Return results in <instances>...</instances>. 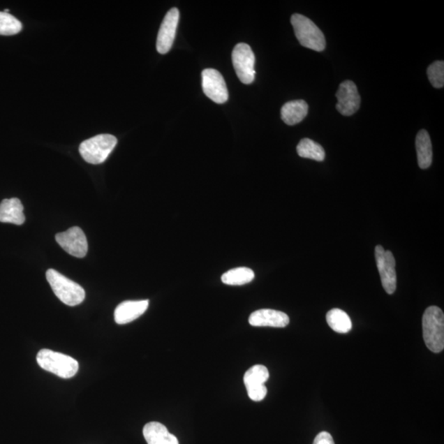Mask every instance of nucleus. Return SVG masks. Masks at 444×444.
Listing matches in <instances>:
<instances>
[{"label":"nucleus","mask_w":444,"mask_h":444,"mask_svg":"<svg viewBox=\"0 0 444 444\" xmlns=\"http://www.w3.org/2000/svg\"><path fill=\"white\" fill-rule=\"evenodd\" d=\"M203 92L212 101L223 104L228 101L229 94L224 77L214 68H207L202 73Z\"/></svg>","instance_id":"9"},{"label":"nucleus","mask_w":444,"mask_h":444,"mask_svg":"<svg viewBox=\"0 0 444 444\" xmlns=\"http://www.w3.org/2000/svg\"><path fill=\"white\" fill-rule=\"evenodd\" d=\"M327 325L333 331L339 333H348L353 328V323L348 313L340 309H332L327 313Z\"/></svg>","instance_id":"19"},{"label":"nucleus","mask_w":444,"mask_h":444,"mask_svg":"<svg viewBox=\"0 0 444 444\" xmlns=\"http://www.w3.org/2000/svg\"><path fill=\"white\" fill-rule=\"evenodd\" d=\"M147 444H179L177 437L159 422L147 423L142 430Z\"/></svg>","instance_id":"15"},{"label":"nucleus","mask_w":444,"mask_h":444,"mask_svg":"<svg viewBox=\"0 0 444 444\" xmlns=\"http://www.w3.org/2000/svg\"><path fill=\"white\" fill-rule=\"evenodd\" d=\"M23 209L24 207L18 198H13L10 200H3L0 203V222L18 225H22L26 220Z\"/></svg>","instance_id":"16"},{"label":"nucleus","mask_w":444,"mask_h":444,"mask_svg":"<svg viewBox=\"0 0 444 444\" xmlns=\"http://www.w3.org/2000/svg\"><path fill=\"white\" fill-rule=\"evenodd\" d=\"M269 378V371L265 365L256 364L244 373V383L249 399L261 401L265 399L267 390L265 383Z\"/></svg>","instance_id":"8"},{"label":"nucleus","mask_w":444,"mask_h":444,"mask_svg":"<svg viewBox=\"0 0 444 444\" xmlns=\"http://www.w3.org/2000/svg\"><path fill=\"white\" fill-rule=\"evenodd\" d=\"M427 74L432 86L436 89H442L444 86V62L436 61L430 64Z\"/></svg>","instance_id":"23"},{"label":"nucleus","mask_w":444,"mask_h":444,"mask_svg":"<svg viewBox=\"0 0 444 444\" xmlns=\"http://www.w3.org/2000/svg\"><path fill=\"white\" fill-rule=\"evenodd\" d=\"M22 22L9 13L0 12V35L13 36L20 34Z\"/></svg>","instance_id":"22"},{"label":"nucleus","mask_w":444,"mask_h":444,"mask_svg":"<svg viewBox=\"0 0 444 444\" xmlns=\"http://www.w3.org/2000/svg\"><path fill=\"white\" fill-rule=\"evenodd\" d=\"M179 12L178 8H173L166 13L163 23H161L158 36L156 40V50L160 54L168 53L172 47L178 23Z\"/></svg>","instance_id":"11"},{"label":"nucleus","mask_w":444,"mask_h":444,"mask_svg":"<svg viewBox=\"0 0 444 444\" xmlns=\"http://www.w3.org/2000/svg\"><path fill=\"white\" fill-rule=\"evenodd\" d=\"M336 96L339 101L336 109L342 115L350 117L357 112L362 99H360L357 87L353 81L341 82Z\"/></svg>","instance_id":"12"},{"label":"nucleus","mask_w":444,"mask_h":444,"mask_svg":"<svg viewBox=\"0 0 444 444\" xmlns=\"http://www.w3.org/2000/svg\"><path fill=\"white\" fill-rule=\"evenodd\" d=\"M57 243L71 256L84 258L89 251V244L84 232L77 226L69 228L66 232L55 235Z\"/></svg>","instance_id":"10"},{"label":"nucleus","mask_w":444,"mask_h":444,"mask_svg":"<svg viewBox=\"0 0 444 444\" xmlns=\"http://www.w3.org/2000/svg\"><path fill=\"white\" fill-rule=\"evenodd\" d=\"M232 62L235 73L244 84H251L256 78V55L247 44L239 43L232 52Z\"/></svg>","instance_id":"6"},{"label":"nucleus","mask_w":444,"mask_h":444,"mask_svg":"<svg viewBox=\"0 0 444 444\" xmlns=\"http://www.w3.org/2000/svg\"><path fill=\"white\" fill-rule=\"evenodd\" d=\"M415 147L420 168H429L433 161L432 143L428 132L424 129L420 131L416 136Z\"/></svg>","instance_id":"18"},{"label":"nucleus","mask_w":444,"mask_h":444,"mask_svg":"<svg viewBox=\"0 0 444 444\" xmlns=\"http://www.w3.org/2000/svg\"><path fill=\"white\" fill-rule=\"evenodd\" d=\"M376 259L383 288L387 294L392 295L397 289L395 258L391 251H386L381 245H377Z\"/></svg>","instance_id":"7"},{"label":"nucleus","mask_w":444,"mask_h":444,"mask_svg":"<svg viewBox=\"0 0 444 444\" xmlns=\"http://www.w3.org/2000/svg\"><path fill=\"white\" fill-rule=\"evenodd\" d=\"M297 152L303 158L317 161H323L325 158V151L323 147L309 138H304L299 142Z\"/></svg>","instance_id":"21"},{"label":"nucleus","mask_w":444,"mask_h":444,"mask_svg":"<svg viewBox=\"0 0 444 444\" xmlns=\"http://www.w3.org/2000/svg\"><path fill=\"white\" fill-rule=\"evenodd\" d=\"M149 302L128 300L119 304L114 311V320L118 325H126L140 318L147 311Z\"/></svg>","instance_id":"14"},{"label":"nucleus","mask_w":444,"mask_h":444,"mask_svg":"<svg viewBox=\"0 0 444 444\" xmlns=\"http://www.w3.org/2000/svg\"><path fill=\"white\" fill-rule=\"evenodd\" d=\"M256 275L251 268L237 267L234 268L222 275L221 281L224 284L229 286H242L251 282Z\"/></svg>","instance_id":"20"},{"label":"nucleus","mask_w":444,"mask_h":444,"mask_svg":"<svg viewBox=\"0 0 444 444\" xmlns=\"http://www.w3.org/2000/svg\"><path fill=\"white\" fill-rule=\"evenodd\" d=\"M249 322L253 327H285L289 325L290 318L283 312L262 309L251 313Z\"/></svg>","instance_id":"13"},{"label":"nucleus","mask_w":444,"mask_h":444,"mask_svg":"<svg viewBox=\"0 0 444 444\" xmlns=\"http://www.w3.org/2000/svg\"><path fill=\"white\" fill-rule=\"evenodd\" d=\"M41 369L60 378H71L76 376L80 364L75 359L52 350H40L36 356Z\"/></svg>","instance_id":"3"},{"label":"nucleus","mask_w":444,"mask_h":444,"mask_svg":"<svg viewBox=\"0 0 444 444\" xmlns=\"http://www.w3.org/2000/svg\"><path fill=\"white\" fill-rule=\"evenodd\" d=\"M296 38L304 47L321 52L326 47V40L322 31L316 23L299 13H295L290 18Z\"/></svg>","instance_id":"4"},{"label":"nucleus","mask_w":444,"mask_h":444,"mask_svg":"<svg viewBox=\"0 0 444 444\" xmlns=\"http://www.w3.org/2000/svg\"><path fill=\"white\" fill-rule=\"evenodd\" d=\"M46 279L60 302L68 306H76L84 300L86 295L84 289L76 282L59 274L57 270L49 269L46 272Z\"/></svg>","instance_id":"2"},{"label":"nucleus","mask_w":444,"mask_h":444,"mask_svg":"<svg viewBox=\"0 0 444 444\" xmlns=\"http://www.w3.org/2000/svg\"><path fill=\"white\" fill-rule=\"evenodd\" d=\"M423 336L429 350L439 353L444 348V314L441 308L430 306L422 318Z\"/></svg>","instance_id":"1"},{"label":"nucleus","mask_w":444,"mask_h":444,"mask_svg":"<svg viewBox=\"0 0 444 444\" xmlns=\"http://www.w3.org/2000/svg\"><path fill=\"white\" fill-rule=\"evenodd\" d=\"M117 145V138L111 134H100L82 142L80 152L83 159L90 164L103 163Z\"/></svg>","instance_id":"5"},{"label":"nucleus","mask_w":444,"mask_h":444,"mask_svg":"<svg viewBox=\"0 0 444 444\" xmlns=\"http://www.w3.org/2000/svg\"><path fill=\"white\" fill-rule=\"evenodd\" d=\"M313 444H335V443L330 433L323 431L318 434Z\"/></svg>","instance_id":"24"},{"label":"nucleus","mask_w":444,"mask_h":444,"mask_svg":"<svg viewBox=\"0 0 444 444\" xmlns=\"http://www.w3.org/2000/svg\"><path fill=\"white\" fill-rule=\"evenodd\" d=\"M309 111V105L303 100L289 101L282 106L281 110V119L288 124L295 126L302 121L306 117Z\"/></svg>","instance_id":"17"}]
</instances>
